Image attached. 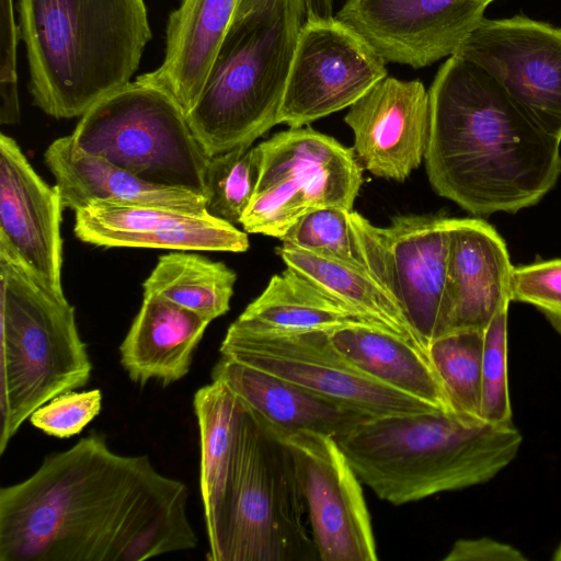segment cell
<instances>
[{"label": "cell", "mask_w": 561, "mask_h": 561, "mask_svg": "<svg viewBox=\"0 0 561 561\" xmlns=\"http://www.w3.org/2000/svg\"><path fill=\"white\" fill-rule=\"evenodd\" d=\"M185 483L90 435L0 489V561H141L197 546Z\"/></svg>", "instance_id": "obj_1"}, {"label": "cell", "mask_w": 561, "mask_h": 561, "mask_svg": "<svg viewBox=\"0 0 561 561\" xmlns=\"http://www.w3.org/2000/svg\"><path fill=\"white\" fill-rule=\"evenodd\" d=\"M424 156L433 190L472 215L536 205L561 174V140L476 64L451 55L428 90Z\"/></svg>", "instance_id": "obj_2"}, {"label": "cell", "mask_w": 561, "mask_h": 561, "mask_svg": "<svg viewBox=\"0 0 561 561\" xmlns=\"http://www.w3.org/2000/svg\"><path fill=\"white\" fill-rule=\"evenodd\" d=\"M33 104L82 116L129 82L151 30L144 0H18Z\"/></svg>", "instance_id": "obj_3"}, {"label": "cell", "mask_w": 561, "mask_h": 561, "mask_svg": "<svg viewBox=\"0 0 561 561\" xmlns=\"http://www.w3.org/2000/svg\"><path fill=\"white\" fill-rule=\"evenodd\" d=\"M522 443L514 424L443 411L373 417L337 442L360 482L394 505L484 483Z\"/></svg>", "instance_id": "obj_4"}, {"label": "cell", "mask_w": 561, "mask_h": 561, "mask_svg": "<svg viewBox=\"0 0 561 561\" xmlns=\"http://www.w3.org/2000/svg\"><path fill=\"white\" fill-rule=\"evenodd\" d=\"M304 0H264L232 21L203 91L186 114L209 158L249 147L278 124Z\"/></svg>", "instance_id": "obj_5"}, {"label": "cell", "mask_w": 561, "mask_h": 561, "mask_svg": "<svg viewBox=\"0 0 561 561\" xmlns=\"http://www.w3.org/2000/svg\"><path fill=\"white\" fill-rule=\"evenodd\" d=\"M239 401L224 504L207 559L320 560L304 520L306 503L289 448L266 420Z\"/></svg>", "instance_id": "obj_6"}, {"label": "cell", "mask_w": 561, "mask_h": 561, "mask_svg": "<svg viewBox=\"0 0 561 561\" xmlns=\"http://www.w3.org/2000/svg\"><path fill=\"white\" fill-rule=\"evenodd\" d=\"M0 455L55 397L85 386L92 364L75 308L0 254Z\"/></svg>", "instance_id": "obj_7"}, {"label": "cell", "mask_w": 561, "mask_h": 561, "mask_svg": "<svg viewBox=\"0 0 561 561\" xmlns=\"http://www.w3.org/2000/svg\"><path fill=\"white\" fill-rule=\"evenodd\" d=\"M71 137L142 181L205 197L209 157L195 138L178 102L137 77L80 116Z\"/></svg>", "instance_id": "obj_8"}, {"label": "cell", "mask_w": 561, "mask_h": 561, "mask_svg": "<svg viewBox=\"0 0 561 561\" xmlns=\"http://www.w3.org/2000/svg\"><path fill=\"white\" fill-rule=\"evenodd\" d=\"M259 182L240 225L247 233L283 238L310 210H353L363 183L355 152L312 128H289L259 144Z\"/></svg>", "instance_id": "obj_9"}, {"label": "cell", "mask_w": 561, "mask_h": 561, "mask_svg": "<svg viewBox=\"0 0 561 561\" xmlns=\"http://www.w3.org/2000/svg\"><path fill=\"white\" fill-rule=\"evenodd\" d=\"M448 220L399 215L388 227H376L358 211H350L366 271L394 300L426 348L449 332Z\"/></svg>", "instance_id": "obj_10"}, {"label": "cell", "mask_w": 561, "mask_h": 561, "mask_svg": "<svg viewBox=\"0 0 561 561\" xmlns=\"http://www.w3.org/2000/svg\"><path fill=\"white\" fill-rule=\"evenodd\" d=\"M329 332H262L231 323L219 351L371 417L440 411L362 371L333 346Z\"/></svg>", "instance_id": "obj_11"}, {"label": "cell", "mask_w": 561, "mask_h": 561, "mask_svg": "<svg viewBox=\"0 0 561 561\" xmlns=\"http://www.w3.org/2000/svg\"><path fill=\"white\" fill-rule=\"evenodd\" d=\"M386 77V60L350 25L336 16L306 19L278 124L298 128L350 107Z\"/></svg>", "instance_id": "obj_12"}, {"label": "cell", "mask_w": 561, "mask_h": 561, "mask_svg": "<svg viewBox=\"0 0 561 561\" xmlns=\"http://www.w3.org/2000/svg\"><path fill=\"white\" fill-rule=\"evenodd\" d=\"M490 75L540 128L561 140V27L483 18L454 53Z\"/></svg>", "instance_id": "obj_13"}, {"label": "cell", "mask_w": 561, "mask_h": 561, "mask_svg": "<svg viewBox=\"0 0 561 561\" xmlns=\"http://www.w3.org/2000/svg\"><path fill=\"white\" fill-rule=\"evenodd\" d=\"M274 428L293 456L319 559L376 561L373 526L360 480L337 442L316 432Z\"/></svg>", "instance_id": "obj_14"}, {"label": "cell", "mask_w": 561, "mask_h": 561, "mask_svg": "<svg viewBox=\"0 0 561 561\" xmlns=\"http://www.w3.org/2000/svg\"><path fill=\"white\" fill-rule=\"evenodd\" d=\"M495 0H346L336 18L386 60L422 68L454 55Z\"/></svg>", "instance_id": "obj_15"}, {"label": "cell", "mask_w": 561, "mask_h": 561, "mask_svg": "<svg viewBox=\"0 0 561 561\" xmlns=\"http://www.w3.org/2000/svg\"><path fill=\"white\" fill-rule=\"evenodd\" d=\"M62 204L20 146L0 134V254L57 296L61 285Z\"/></svg>", "instance_id": "obj_16"}, {"label": "cell", "mask_w": 561, "mask_h": 561, "mask_svg": "<svg viewBox=\"0 0 561 561\" xmlns=\"http://www.w3.org/2000/svg\"><path fill=\"white\" fill-rule=\"evenodd\" d=\"M344 121L353 131V150L362 167L402 182L424 160L430 94L419 80L386 77L350 106Z\"/></svg>", "instance_id": "obj_17"}, {"label": "cell", "mask_w": 561, "mask_h": 561, "mask_svg": "<svg viewBox=\"0 0 561 561\" xmlns=\"http://www.w3.org/2000/svg\"><path fill=\"white\" fill-rule=\"evenodd\" d=\"M75 234L104 248L245 252L247 232L208 213L91 202L75 211Z\"/></svg>", "instance_id": "obj_18"}, {"label": "cell", "mask_w": 561, "mask_h": 561, "mask_svg": "<svg viewBox=\"0 0 561 561\" xmlns=\"http://www.w3.org/2000/svg\"><path fill=\"white\" fill-rule=\"evenodd\" d=\"M448 232V333L484 331L495 314L512 302L514 266L505 241L480 218H449Z\"/></svg>", "instance_id": "obj_19"}, {"label": "cell", "mask_w": 561, "mask_h": 561, "mask_svg": "<svg viewBox=\"0 0 561 561\" xmlns=\"http://www.w3.org/2000/svg\"><path fill=\"white\" fill-rule=\"evenodd\" d=\"M44 160L56 180L64 209L76 211L99 201L207 213L203 195L147 183L105 158L81 150L71 135L54 140Z\"/></svg>", "instance_id": "obj_20"}, {"label": "cell", "mask_w": 561, "mask_h": 561, "mask_svg": "<svg viewBox=\"0 0 561 561\" xmlns=\"http://www.w3.org/2000/svg\"><path fill=\"white\" fill-rule=\"evenodd\" d=\"M211 379L226 383L243 402L282 432L310 431L336 442L373 419L276 375L221 356Z\"/></svg>", "instance_id": "obj_21"}, {"label": "cell", "mask_w": 561, "mask_h": 561, "mask_svg": "<svg viewBox=\"0 0 561 561\" xmlns=\"http://www.w3.org/2000/svg\"><path fill=\"white\" fill-rule=\"evenodd\" d=\"M236 5L237 0H182L169 16L162 64L139 76L167 91L185 115L203 91Z\"/></svg>", "instance_id": "obj_22"}, {"label": "cell", "mask_w": 561, "mask_h": 561, "mask_svg": "<svg viewBox=\"0 0 561 561\" xmlns=\"http://www.w3.org/2000/svg\"><path fill=\"white\" fill-rule=\"evenodd\" d=\"M210 322L144 291L142 305L119 345L121 364L129 379L141 386L150 380L168 386L185 377Z\"/></svg>", "instance_id": "obj_23"}, {"label": "cell", "mask_w": 561, "mask_h": 561, "mask_svg": "<svg viewBox=\"0 0 561 561\" xmlns=\"http://www.w3.org/2000/svg\"><path fill=\"white\" fill-rule=\"evenodd\" d=\"M329 336L347 360L374 379L440 411L455 413L426 352L396 334L368 325L336 328L330 330Z\"/></svg>", "instance_id": "obj_24"}, {"label": "cell", "mask_w": 561, "mask_h": 561, "mask_svg": "<svg viewBox=\"0 0 561 561\" xmlns=\"http://www.w3.org/2000/svg\"><path fill=\"white\" fill-rule=\"evenodd\" d=\"M232 323L262 332L333 330L347 325H368L388 331L288 266L272 276L262 294Z\"/></svg>", "instance_id": "obj_25"}, {"label": "cell", "mask_w": 561, "mask_h": 561, "mask_svg": "<svg viewBox=\"0 0 561 561\" xmlns=\"http://www.w3.org/2000/svg\"><path fill=\"white\" fill-rule=\"evenodd\" d=\"M239 398L222 381L199 388L193 407L199 432V490L208 542L215 536L229 477Z\"/></svg>", "instance_id": "obj_26"}, {"label": "cell", "mask_w": 561, "mask_h": 561, "mask_svg": "<svg viewBox=\"0 0 561 561\" xmlns=\"http://www.w3.org/2000/svg\"><path fill=\"white\" fill-rule=\"evenodd\" d=\"M276 253L286 266L297 271L319 288L369 316L389 332L427 353L425 344L401 309L365 268L284 243L276 248Z\"/></svg>", "instance_id": "obj_27"}, {"label": "cell", "mask_w": 561, "mask_h": 561, "mask_svg": "<svg viewBox=\"0 0 561 561\" xmlns=\"http://www.w3.org/2000/svg\"><path fill=\"white\" fill-rule=\"evenodd\" d=\"M236 280L225 263L180 251L161 255L142 286L213 321L230 309Z\"/></svg>", "instance_id": "obj_28"}, {"label": "cell", "mask_w": 561, "mask_h": 561, "mask_svg": "<svg viewBox=\"0 0 561 561\" xmlns=\"http://www.w3.org/2000/svg\"><path fill=\"white\" fill-rule=\"evenodd\" d=\"M483 331L461 330L434 340L427 354L458 415L483 421L481 374Z\"/></svg>", "instance_id": "obj_29"}, {"label": "cell", "mask_w": 561, "mask_h": 561, "mask_svg": "<svg viewBox=\"0 0 561 561\" xmlns=\"http://www.w3.org/2000/svg\"><path fill=\"white\" fill-rule=\"evenodd\" d=\"M261 164L259 145L211 157L205 172L207 213L233 226L240 225L254 195Z\"/></svg>", "instance_id": "obj_30"}, {"label": "cell", "mask_w": 561, "mask_h": 561, "mask_svg": "<svg viewBox=\"0 0 561 561\" xmlns=\"http://www.w3.org/2000/svg\"><path fill=\"white\" fill-rule=\"evenodd\" d=\"M350 211L336 206L310 210L279 240L312 254L365 268L350 224Z\"/></svg>", "instance_id": "obj_31"}, {"label": "cell", "mask_w": 561, "mask_h": 561, "mask_svg": "<svg viewBox=\"0 0 561 561\" xmlns=\"http://www.w3.org/2000/svg\"><path fill=\"white\" fill-rule=\"evenodd\" d=\"M507 314L500 310L483 331L481 416L493 425L513 424L507 377Z\"/></svg>", "instance_id": "obj_32"}, {"label": "cell", "mask_w": 561, "mask_h": 561, "mask_svg": "<svg viewBox=\"0 0 561 561\" xmlns=\"http://www.w3.org/2000/svg\"><path fill=\"white\" fill-rule=\"evenodd\" d=\"M510 296L535 307L561 334V257L514 266Z\"/></svg>", "instance_id": "obj_33"}, {"label": "cell", "mask_w": 561, "mask_h": 561, "mask_svg": "<svg viewBox=\"0 0 561 561\" xmlns=\"http://www.w3.org/2000/svg\"><path fill=\"white\" fill-rule=\"evenodd\" d=\"M101 408L100 389L68 391L39 407L30 416V422L49 436L69 438L98 416Z\"/></svg>", "instance_id": "obj_34"}, {"label": "cell", "mask_w": 561, "mask_h": 561, "mask_svg": "<svg viewBox=\"0 0 561 561\" xmlns=\"http://www.w3.org/2000/svg\"><path fill=\"white\" fill-rule=\"evenodd\" d=\"M13 2L14 0H1L0 4V122L2 125H13L20 121L16 56L21 34Z\"/></svg>", "instance_id": "obj_35"}, {"label": "cell", "mask_w": 561, "mask_h": 561, "mask_svg": "<svg viewBox=\"0 0 561 561\" xmlns=\"http://www.w3.org/2000/svg\"><path fill=\"white\" fill-rule=\"evenodd\" d=\"M445 561H525L527 558L515 547L483 537L460 539L454 543Z\"/></svg>", "instance_id": "obj_36"}, {"label": "cell", "mask_w": 561, "mask_h": 561, "mask_svg": "<svg viewBox=\"0 0 561 561\" xmlns=\"http://www.w3.org/2000/svg\"><path fill=\"white\" fill-rule=\"evenodd\" d=\"M264 0H237L233 20L242 18L257 8ZM306 19L325 18L331 15V0H304Z\"/></svg>", "instance_id": "obj_37"}, {"label": "cell", "mask_w": 561, "mask_h": 561, "mask_svg": "<svg viewBox=\"0 0 561 561\" xmlns=\"http://www.w3.org/2000/svg\"><path fill=\"white\" fill-rule=\"evenodd\" d=\"M552 560L553 561H561V542L556 548L554 553L552 556Z\"/></svg>", "instance_id": "obj_38"}]
</instances>
